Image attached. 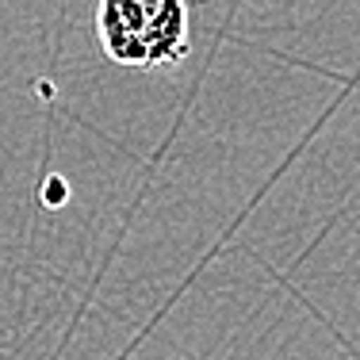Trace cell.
Segmentation results:
<instances>
[{
  "mask_svg": "<svg viewBox=\"0 0 360 360\" xmlns=\"http://www.w3.org/2000/svg\"><path fill=\"white\" fill-rule=\"evenodd\" d=\"M96 39L108 62L123 70H176L192 54L188 0H100Z\"/></svg>",
  "mask_w": 360,
  "mask_h": 360,
  "instance_id": "obj_1",
  "label": "cell"
}]
</instances>
